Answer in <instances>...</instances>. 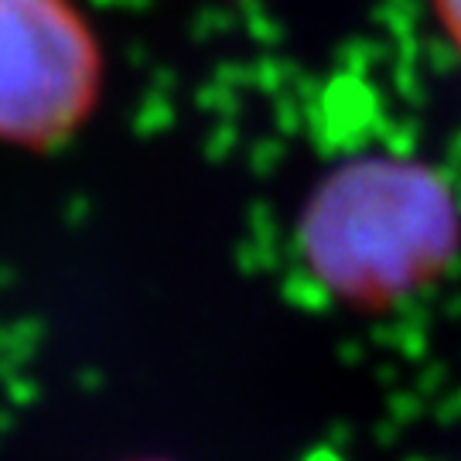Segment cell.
Wrapping results in <instances>:
<instances>
[{"label": "cell", "instance_id": "3", "mask_svg": "<svg viewBox=\"0 0 461 461\" xmlns=\"http://www.w3.org/2000/svg\"><path fill=\"white\" fill-rule=\"evenodd\" d=\"M428 4L434 21H438V32L461 62V0H428Z\"/></svg>", "mask_w": 461, "mask_h": 461}, {"label": "cell", "instance_id": "2", "mask_svg": "<svg viewBox=\"0 0 461 461\" xmlns=\"http://www.w3.org/2000/svg\"><path fill=\"white\" fill-rule=\"evenodd\" d=\"M103 89V45L76 0H0V137L51 148Z\"/></svg>", "mask_w": 461, "mask_h": 461}, {"label": "cell", "instance_id": "1", "mask_svg": "<svg viewBox=\"0 0 461 461\" xmlns=\"http://www.w3.org/2000/svg\"><path fill=\"white\" fill-rule=\"evenodd\" d=\"M461 253V202L434 165L363 154L335 165L297 215V257L348 312L383 314L428 291Z\"/></svg>", "mask_w": 461, "mask_h": 461}]
</instances>
